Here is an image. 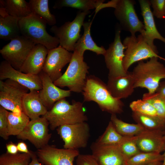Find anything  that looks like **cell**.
Instances as JSON below:
<instances>
[{
	"label": "cell",
	"mask_w": 165,
	"mask_h": 165,
	"mask_svg": "<svg viewBox=\"0 0 165 165\" xmlns=\"http://www.w3.org/2000/svg\"><path fill=\"white\" fill-rule=\"evenodd\" d=\"M163 162L162 161L156 162L147 165H162Z\"/></svg>",
	"instance_id": "cell-45"
},
{
	"label": "cell",
	"mask_w": 165,
	"mask_h": 165,
	"mask_svg": "<svg viewBox=\"0 0 165 165\" xmlns=\"http://www.w3.org/2000/svg\"><path fill=\"white\" fill-rule=\"evenodd\" d=\"M6 147L7 149L6 152L8 153L15 154L18 153L17 145L12 142L6 144Z\"/></svg>",
	"instance_id": "cell-41"
},
{
	"label": "cell",
	"mask_w": 165,
	"mask_h": 165,
	"mask_svg": "<svg viewBox=\"0 0 165 165\" xmlns=\"http://www.w3.org/2000/svg\"><path fill=\"white\" fill-rule=\"evenodd\" d=\"M0 7H4L8 14L20 19L27 17L32 13L29 2L25 0H1Z\"/></svg>",
	"instance_id": "cell-26"
},
{
	"label": "cell",
	"mask_w": 165,
	"mask_h": 165,
	"mask_svg": "<svg viewBox=\"0 0 165 165\" xmlns=\"http://www.w3.org/2000/svg\"><path fill=\"white\" fill-rule=\"evenodd\" d=\"M83 59V56L74 51L65 72L53 82L54 84L58 87H66L71 92L82 93L89 68Z\"/></svg>",
	"instance_id": "cell-5"
},
{
	"label": "cell",
	"mask_w": 165,
	"mask_h": 165,
	"mask_svg": "<svg viewBox=\"0 0 165 165\" xmlns=\"http://www.w3.org/2000/svg\"><path fill=\"white\" fill-rule=\"evenodd\" d=\"M73 53L60 46L48 50L42 71L54 82L62 75V68L72 59Z\"/></svg>",
	"instance_id": "cell-15"
},
{
	"label": "cell",
	"mask_w": 165,
	"mask_h": 165,
	"mask_svg": "<svg viewBox=\"0 0 165 165\" xmlns=\"http://www.w3.org/2000/svg\"><path fill=\"white\" fill-rule=\"evenodd\" d=\"M36 45L22 35L13 39L0 50L3 58L15 69L19 71L28 55Z\"/></svg>",
	"instance_id": "cell-9"
},
{
	"label": "cell",
	"mask_w": 165,
	"mask_h": 165,
	"mask_svg": "<svg viewBox=\"0 0 165 165\" xmlns=\"http://www.w3.org/2000/svg\"><path fill=\"white\" fill-rule=\"evenodd\" d=\"M118 133L110 121L104 133L96 142L103 145H118L125 138Z\"/></svg>",
	"instance_id": "cell-33"
},
{
	"label": "cell",
	"mask_w": 165,
	"mask_h": 165,
	"mask_svg": "<svg viewBox=\"0 0 165 165\" xmlns=\"http://www.w3.org/2000/svg\"><path fill=\"white\" fill-rule=\"evenodd\" d=\"M90 129L86 122L64 125L57 128V134L64 141L66 149H78L86 147L90 136Z\"/></svg>",
	"instance_id": "cell-10"
},
{
	"label": "cell",
	"mask_w": 165,
	"mask_h": 165,
	"mask_svg": "<svg viewBox=\"0 0 165 165\" xmlns=\"http://www.w3.org/2000/svg\"><path fill=\"white\" fill-rule=\"evenodd\" d=\"M17 145L18 151L22 153H30L31 151L28 150L26 143L23 142H18Z\"/></svg>",
	"instance_id": "cell-42"
},
{
	"label": "cell",
	"mask_w": 165,
	"mask_h": 165,
	"mask_svg": "<svg viewBox=\"0 0 165 165\" xmlns=\"http://www.w3.org/2000/svg\"><path fill=\"white\" fill-rule=\"evenodd\" d=\"M158 58L154 57L146 62H138L131 72L135 88H145L149 93L156 92L160 81L165 79V66L158 61Z\"/></svg>",
	"instance_id": "cell-3"
},
{
	"label": "cell",
	"mask_w": 165,
	"mask_h": 165,
	"mask_svg": "<svg viewBox=\"0 0 165 165\" xmlns=\"http://www.w3.org/2000/svg\"><path fill=\"white\" fill-rule=\"evenodd\" d=\"M48 0H30L29 2L32 13L43 19L49 25L54 26L56 23L55 16L49 9Z\"/></svg>",
	"instance_id": "cell-30"
},
{
	"label": "cell",
	"mask_w": 165,
	"mask_h": 165,
	"mask_svg": "<svg viewBox=\"0 0 165 165\" xmlns=\"http://www.w3.org/2000/svg\"><path fill=\"white\" fill-rule=\"evenodd\" d=\"M156 92L161 95L165 96V81L160 83Z\"/></svg>",
	"instance_id": "cell-44"
},
{
	"label": "cell",
	"mask_w": 165,
	"mask_h": 165,
	"mask_svg": "<svg viewBox=\"0 0 165 165\" xmlns=\"http://www.w3.org/2000/svg\"><path fill=\"white\" fill-rule=\"evenodd\" d=\"M133 0H117L114 14L123 29L135 35L137 32L142 34L145 31L144 23L138 18Z\"/></svg>",
	"instance_id": "cell-11"
},
{
	"label": "cell",
	"mask_w": 165,
	"mask_h": 165,
	"mask_svg": "<svg viewBox=\"0 0 165 165\" xmlns=\"http://www.w3.org/2000/svg\"><path fill=\"white\" fill-rule=\"evenodd\" d=\"M29 165H43L40 163L36 153L31 151V160Z\"/></svg>",
	"instance_id": "cell-43"
},
{
	"label": "cell",
	"mask_w": 165,
	"mask_h": 165,
	"mask_svg": "<svg viewBox=\"0 0 165 165\" xmlns=\"http://www.w3.org/2000/svg\"><path fill=\"white\" fill-rule=\"evenodd\" d=\"M121 30L116 31L113 42L109 45L103 55L107 68L108 70V77H116L126 75L128 72L124 69L123 63L126 48L121 42Z\"/></svg>",
	"instance_id": "cell-12"
},
{
	"label": "cell",
	"mask_w": 165,
	"mask_h": 165,
	"mask_svg": "<svg viewBox=\"0 0 165 165\" xmlns=\"http://www.w3.org/2000/svg\"><path fill=\"white\" fill-rule=\"evenodd\" d=\"M165 130L145 129L135 136L137 145L141 152L160 153L164 151Z\"/></svg>",
	"instance_id": "cell-20"
},
{
	"label": "cell",
	"mask_w": 165,
	"mask_h": 165,
	"mask_svg": "<svg viewBox=\"0 0 165 165\" xmlns=\"http://www.w3.org/2000/svg\"><path fill=\"white\" fill-rule=\"evenodd\" d=\"M48 50L43 45H35L19 71L25 73L38 75L42 71Z\"/></svg>",
	"instance_id": "cell-22"
},
{
	"label": "cell",
	"mask_w": 165,
	"mask_h": 165,
	"mask_svg": "<svg viewBox=\"0 0 165 165\" xmlns=\"http://www.w3.org/2000/svg\"><path fill=\"white\" fill-rule=\"evenodd\" d=\"M36 154L39 161L45 165H73L80 153L78 149L58 148L47 145L38 149Z\"/></svg>",
	"instance_id": "cell-14"
},
{
	"label": "cell",
	"mask_w": 165,
	"mask_h": 165,
	"mask_svg": "<svg viewBox=\"0 0 165 165\" xmlns=\"http://www.w3.org/2000/svg\"><path fill=\"white\" fill-rule=\"evenodd\" d=\"M164 138L165 141V135L164 136ZM164 152L163 154L164 155V160L163 162V163L162 165H165V148H164Z\"/></svg>",
	"instance_id": "cell-46"
},
{
	"label": "cell",
	"mask_w": 165,
	"mask_h": 165,
	"mask_svg": "<svg viewBox=\"0 0 165 165\" xmlns=\"http://www.w3.org/2000/svg\"><path fill=\"white\" fill-rule=\"evenodd\" d=\"M29 90L10 79L0 80V105L6 110L16 114L23 112L22 101Z\"/></svg>",
	"instance_id": "cell-8"
},
{
	"label": "cell",
	"mask_w": 165,
	"mask_h": 165,
	"mask_svg": "<svg viewBox=\"0 0 165 165\" xmlns=\"http://www.w3.org/2000/svg\"><path fill=\"white\" fill-rule=\"evenodd\" d=\"M163 154L154 152H141L128 160L127 165H147L156 162L163 161Z\"/></svg>",
	"instance_id": "cell-32"
},
{
	"label": "cell",
	"mask_w": 165,
	"mask_h": 165,
	"mask_svg": "<svg viewBox=\"0 0 165 165\" xmlns=\"http://www.w3.org/2000/svg\"><path fill=\"white\" fill-rule=\"evenodd\" d=\"M20 19L8 14L4 7L0 8V38L11 40L21 35Z\"/></svg>",
	"instance_id": "cell-24"
},
{
	"label": "cell",
	"mask_w": 165,
	"mask_h": 165,
	"mask_svg": "<svg viewBox=\"0 0 165 165\" xmlns=\"http://www.w3.org/2000/svg\"><path fill=\"white\" fill-rule=\"evenodd\" d=\"M110 119L117 132L123 136H135L145 130L137 123H130L123 121L118 118L116 114H111Z\"/></svg>",
	"instance_id": "cell-29"
},
{
	"label": "cell",
	"mask_w": 165,
	"mask_h": 165,
	"mask_svg": "<svg viewBox=\"0 0 165 165\" xmlns=\"http://www.w3.org/2000/svg\"><path fill=\"white\" fill-rule=\"evenodd\" d=\"M43 116L48 121L52 130L63 125L88 120L82 103L73 101L70 104L65 98L57 102Z\"/></svg>",
	"instance_id": "cell-2"
},
{
	"label": "cell",
	"mask_w": 165,
	"mask_h": 165,
	"mask_svg": "<svg viewBox=\"0 0 165 165\" xmlns=\"http://www.w3.org/2000/svg\"><path fill=\"white\" fill-rule=\"evenodd\" d=\"M9 136L19 134L30 121V118L23 112L19 114L8 112L7 116Z\"/></svg>",
	"instance_id": "cell-28"
},
{
	"label": "cell",
	"mask_w": 165,
	"mask_h": 165,
	"mask_svg": "<svg viewBox=\"0 0 165 165\" xmlns=\"http://www.w3.org/2000/svg\"><path fill=\"white\" fill-rule=\"evenodd\" d=\"M138 2L145 26V31L141 34L151 47L158 53L156 46L154 44V40L158 39L165 43V38L160 34L156 28L149 0H139Z\"/></svg>",
	"instance_id": "cell-19"
},
{
	"label": "cell",
	"mask_w": 165,
	"mask_h": 165,
	"mask_svg": "<svg viewBox=\"0 0 165 165\" xmlns=\"http://www.w3.org/2000/svg\"><path fill=\"white\" fill-rule=\"evenodd\" d=\"M129 107L133 112L157 117L155 108L147 100L142 99L134 101L130 103Z\"/></svg>",
	"instance_id": "cell-37"
},
{
	"label": "cell",
	"mask_w": 165,
	"mask_h": 165,
	"mask_svg": "<svg viewBox=\"0 0 165 165\" xmlns=\"http://www.w3.org/2000/svg\"><path fill=\"white\" fill-rule=\"evenodd\" d=\"M10 79L28 88L30 91H39L42 84L39 75L23 73L12 67L5 61L0 64V80Z\"/></svg>",
	"instance_id": "cell-16"
},
{
	"label": "cell",
	"mask_w": 165,
	"mask_h": 165,
	"mask_svg": "<svg viewBox=\"0 0 165 165\" xmlns=\"http://www.w3.org/2000/svg\"><path fill=\"white\" fill-rule=\"evenodd\" d=\"M92 155L99 165H123L126 160L118 145H103L96 141L90 146Z\"/></svg>",
	"instance_id": "cell-17"
},
{
	"label": "cell",
	"mask_w": 165,
	"mask_h": 165,
	"mask_svg": "<svg viewBox=\"0 0 165 165\" xmlns=\"http://www.w3.org/2000/svg\"><path fill=\"white\" fill-rule=\"evenodd\" d=\"M149 2L153 16L158 19H165V0H150Z\"/></svg>",
	"instance_id": "cell-38"
},
{
	"label": "cell",
	"mask_w": 165,
	"mask_h": 165,
	"mask_svg": "<svg viewBox=\"0 0 165 165\" xmlns=\"http://www.w3.org/2000/svg\"><path fill=\"white\" fill-rule=\"evenodd\" d=\"M47 24L43 19L32 13L27 17L20 19L19 21L21 35L36 44L44 46L49 50L58 47L59 42L57 37L47 32Z\"/></svg>",
	"instance_id": "cell-4"
},
{
	"label": "cell",
	"mask_w": 165,
	"mask_h": 165,
	"mask_svg": "<svg viewBox=\"0 0 165 165\" xmlns=\"http://www.w3.org/2000/svg\"><path fill=\"white\" fill-rule=\"evenodd\" d=\"M90 11H79L72 21L65 23L60 27L52 26L50 31L59 40V45L69 51H74L75 45L81 36V27L86 16Z\"/></svg>",
	"instance_id": "cell-7"
},
{
	"label": "cell",
	"mask_w": 165,
	"mask_h": 165,
	"mask_svg": "<svg viewBox=\"0 0 165 165\" xmlns=\"http://www.w3.org/2000/svg\"><path fill=\"white\" fill-rule=\"evenodd\" d=\"M132 117L137 123L145 129L165 130V123L157 117L132 112Z\"/></svg>",
	"instance_id": "cell-31"
},
{
	"label": "cell",
	"mask_w": 165,
	"mask_h": 165,
	"mask_svg": "<svg viewBox=\"0 0 165 165\" xmlns=\"http://www.w3.org/2000/svg\"><path fill=\"white\" fill-rule=\"evenodd\" d=\"M48 120L43 116L31 120L24 130L16 136L18 139L27 140L37 148L48 145L51 134L49 133Z\"/></svg>",
	"instance_id": "cell-13"
},
{
	"label": "cell",
	"mask_w": 165,
	"mask_h": 165,
	"mask_svg": "<svg viewBox=\"0 0 165 165\" xmlns=\"http://www.w3.org/2000/svg\"><path fill=\"white\" fill-rule=\"evenodd\" d=\"M8 111L0 106V136L5 140L9 138L7 116Z\"/></svg>",
	"instance_id": "cell-39"
},
{
	"label": "cell",
	"mask_w": 165,
	"mask_h": 165,
	"mask_svg": "<svg viewBox=\"0 0 165 165\" xmlns=\"http://www.w3.org/2000/svg\"><path fill=\"white\" fill-rule=\"evenodd\" d=\"M76 162V165H99L91 155L80 154Z\"/></svg>",
	"instance_id": "cell-40"
},
{
	"label": "cell",
	"mask_w": 165,
	"mask_h": 165,
	"mask_svg": "<svg viewBox=\"0 0 165 165\" xmlns=\"http://www.w3.org/2000/svg\"><path fill=\"white\" fill-rule=\"evenodd\" d=\"M142 99L149 102L155 108L157 117L165 123V96L155 92L143 94Z\"/></svg>",
	"instance_id": "cell-34"
},
{
	"label": "cell",
	"mask_w": 165,
	"mask_h": 165,
	"mask_svg": "<svg viewBox=\"0 0 165 165\" xmlns=\"http://www.w3.org/2000/svg\"><path fill=\"white\" fill-rule=\"evenodd\" d=\"M123 165H127V163H125V164H123Z\"/></svg>",
	"instance_id": "cell-47"
},
{
	"label": "cell",
	"mask_w": 165,
	"mask_h": 165,
	"mask_svg": "<svg viewBox=\"0 0 165 165\" xmlns=\"http://www.w3.org/2000/svg\"><path fill=\"white\" fill-rule=\"evenodd\" d=\"M123 43L126 48L123 65L126 72H128L130 66L136 62L154 57L165 60L148 44L141 34L137 37L135 35L127 36Z\"/></svg>",
	"instance_id": "cell-6"
},
{
	"label": "cell",
	"mask_w": 165,
	"mask_h": 165,
	"mask_svg": "<svg viewBox=\"0 0 165 165\" xmlns=\"http://www.w3.org/2000/svg\"><path fill=\"white\" fill-rule=\"evenodd\" d=\"M103 0H59L55 2L53 7L54 9H60L63 7H71L82 11H89L96 9Z\"/></svg>",
	"instance_id": "cell-27"
},
{
	"label": "cell",
	"mask_w": 165,
	"mask_h": 165,
	"mask_svg": "<svg viewBox=\"0 0 165 165\" xmlns=\"http://www.w3.org/2000/svg\"><path fill=\"white\" fill-rule=\"evenodd\" d=\"M107 86L112 96L120 100L131 95L135 88L133 76L132 72H129L125 76L108 77Z\"/></svg>",
	"instance_id": "cell-21"
},
{
	"label": "cell",
	"mask_w": 165,
	"mask_h": 165,
	"mask_svg": "<svg viewBox=\"0 0 165 165\" xmlns=\"http://www.w3.org/2000/svg\"><path fill=\"white\" fill-rule=\"evenodd\" d=\"M92 21L84 22L83 25L84 29L83 34L76 42L74 51L83 56L85 51L86 50L92 51L97 55H104L106 50L101 46H98L93 40L91 36L90 29Z\"/></svg>",
	"instance_id": "cell-25"
},
{
	"label": "cell",
	"mask_w": 165,
	"mask_h": 165,
	"mask_svg": "<svg viewBox=\"0 0 165 165\" xmlns=\"http://www.w3.org/2000/svg\"></svg>",
	"instance_id": "cell-48"
},
{
	"label": "cell",
	"mask_w": 165,
	"mask_h": 165,
	"mask_svg": "<svg viewBox=\"0 0 165 165\" xmlns=\"http://www.w3.org/2000/svg\"><path fill=\"white\" fill-rule=\"evenodd\" d=\"M42 84L39 91L41 101L48 111L57 101L70 96L71 91L61 89L56 86L49 76L42 71L38 74Z\"/></svg>",
	"instance_id": "cell-18"
},
{
	"label": "cell",
	"mask_w": 165,
	"mask_h": 165,
	"mask_svg": "<svg viewBox=\"0 0 165 165\" xmlns=\"http://www.w3.org/2000/svg\"><path fill=\"white\" fill-rule=\"evenodd\" d=\"M118 145L127 161L141 152L137 145L135 136L126 137Z\"/></svg>",
	"instance_id": "cell-36"
},
{
	"label": "cell",
	"mask_w": 165,
	"mask_h": 165,
	"mask_svg": "<svg viewBox=\"0 0 165 165\" xmlns=\"http://www.w3.org/2000/svg\"><path fill=\"white\" fill-rule=\"evenodd\" d=\"M82 93L84 101L95 102L103 111L116 115L123 111L121 100L113 97L107 84L95 76H87Z\"/></svg>",
	"instance_id": "cell-1"
},
{
	"label": "cell",
	"mask_w": 165,
	"mask_h": 165,
	"mask_svg": "<svg viewBox=\"0 0 165 165\" xmlns=\"http://www.w3.org/2000/svg\"><path fill=\"white\" fill-rule=\"evenodd\" d=\"M31 160L30 153H17L11 154L7 152L0 156V165H29Z\"/></svg>",
	"instance_id": "cell-35"
},
{
	"label": "cell",
	"mask_w": 165,
	"mask_h": 165,
	"mask_svg": "<svg viewBox=\"0 0 165 165\" xmlns=\"http://www.w3.org/2000/svg\"><path fill=\"white\" fill-rule=\"evenodd\" d=\"M22 108L24 112L31 120L44 115L48 111L40 97L39 91L30 90L23 99Z\"/></svg>",
	"instance_id": "cell-23"
}]
</instances>
